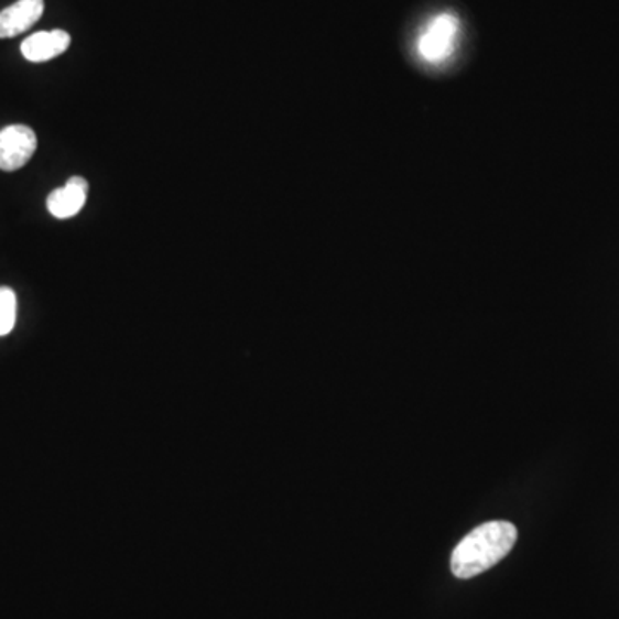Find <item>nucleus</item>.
I'll return each instance as SVG.
<instances>
[{
	"label": "nucleus",
	"instance_id": "obj_4",
	"mask_svg": "<svg viewBox=\"0 0 619 619\" xmlns=\"http://www.w3.org/2000/svg\"><path fill=\"white\" fill-rule=\"evenodd\" d=\"M87 198L88 181L82 176L69 177L63 188L54 189L47 196L48 213L55 219H69L82 213V208L87 204Z\"/></svg>",
	"mask_w": 619,
	"mask_h": 619
},
{
	"label": "nucleus",
	"instance_id": "obj_5",
	"mask_svg": "<svg viewBox=\"0 0 619 619\" xmlns=\"http://www.w3.org/2000/svg\"><path fill=\"white\" fill-rule=\"evenodd\" d=\"M44 0H18L0 11V39H14L26 32L44 14Z\"/></svg>",
	"mask_w": 619,
	"mask_h": 619
},
{
	"label": "nucleus",
	"instance_id": "obj_6",
	"mask_svg": "<svg viewBox=\"0 0 619 619\" xmlns=\"http://www.w3.org/2000/svg\"><path fill=\"white\" fill-rule=\"evenodd\" d=\"M69 45H72V36L64 30L39 32L24 40L21 44V54L30 63H47L64 54Z\"/></svg>",
	"mask_w": 619,
	"mask_h": 619
},
{
	"label": "nucleus",
	"instance_id": "obj_1",
	"mask_svg": "<svg viewBox=\"0 0 619 619\" xmlns=\"http://www.w3.org/2000/svg\"><path fill=\"white\" fill-rule=\"evenodd\" d=\"M517 537V526L510 522H487L477 526L453 551V575L468 580L487 572L510 554Z\"/></svg>",
	"mask_w": 619,
	"mask_h": 619
},
{
	"label": "nucleus",
	"instance_id": "obj_2",
	"mask_svg": "<svg viewBox=\"0 0 619 619\" xmlns=\"http://www.w3.org/2000/svg\"><path fill=\"white\" fill-rule=\"evenodd\" d=\"M459 21L453 12H439L427 21L416 39V54L424 63L439 66L446 63L458 44Z\"/></svg>",
	"mask_w": 619,
	"mask_h": 619
},
{
	"label": "nucleus",
	"instance_id": "obj_3",
	"mask_svg": "<svg viewBox=\"0 0 619 619\" xmlns=\"http://www.w3.org/2000/svg\"><path fill=\"white\" fill-rule=\"evenodd\" d=\"M39 140L30 126L11 124L0 131V169L12 173L24 167L36 152Z\"/></svg>",
	"mask_w": 619,
	"mask_h": 619
},
{
	"label": "nucleus",
	"instance_id": "obj_7",
	"mask_svg": "<svg viewBox=\"0 0 619 619\" xmlns=\"http://www.w3.org/2000/svg\"><path fill=\"white\" fill-rule=\"evenodd\" d=\"M17 294L9 287H0V336H8L17 324Z\"/></svg>",
	"mask_w": 619,
	"mask_h": 619
}]
</instances>
